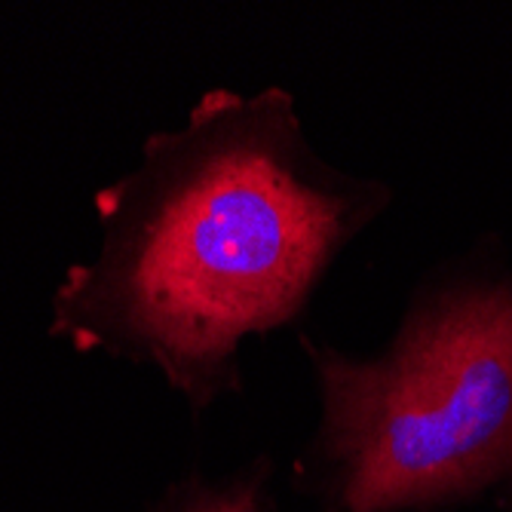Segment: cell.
Listing matches in <instances>:
<instances>
[{
	"instance_id": "3957f363",
	"label": "cell",
	"mask_w": 512,
	"mask_h": 512,
	"mask_svg": "<svg viewBox=\"0 0 512 512\" xmlns=\"http://www.w3.org/2000/svg\"><path fill=\"white\" fill-rule=\"evenodd\" d=\"M169 512H273L267 494V473L258 463L221 485H194L184 491Z\"/></svg>"
},
{
	"instance_id": "7a4b0ae2",
	"label": "cell",
	"mask_w": 512,
	"mask_h": 512,
	"mask_svg": "<svg viewBox=\"0 0 512 512\" xmlns=\"http://www.w3.org/2000/svg\"><path fill=\"white\" fill-rule=\"evenodd\" d=\"M298 344L319 396L301 479L322 512H512V264L439 267L371 356Z\"/></svg>"
},
{
	"instance_id": "6da1fadb",
	"label": "cell",
	"mask_w": 512,
	"mask_h": 512,
	"mask_svg": "<svg viewBox=\"0 0 512 512\" xmlns=\"http://www.w3.org/2000/svg\"><path fill=\"white\" fill-rule=\"evenodd\" d=\"M92 206L99 246L65 270L46 332L157 368L203 411L240 393L243 344L307 313L393 188L325 160L289 89H209Z\"/></svg>"
}]
</instances>
